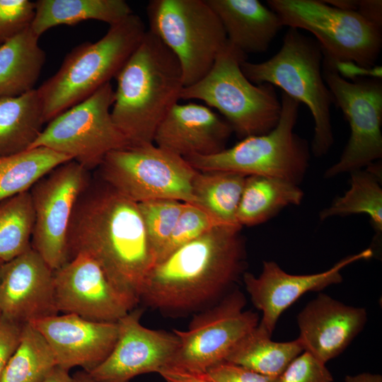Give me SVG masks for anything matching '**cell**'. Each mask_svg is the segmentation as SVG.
I'll list each match as a JSON object with an SVG mask.
<instances>
[{"label": "cell", "instance_id": "cell-2", "mask_svg": "<svg viewBox=\"0 0 382 382\" xmlns=\"http://www.w3.org/2000/svg\"><path fill=\"white\" fill-rule=\"evenodd\" d=\"M241 228L215 227L156 262L144 279L139 300L162 312L180 313L218 297L243 272Z\"/></svg>", "mask_w": 382, "mask_h": 382}, {"label": "cell", "instance_id": "cell-24", "mask_svg": "<svg viewBox=\"0 0 382 382\" xmlns=\"http://www.w3.org/2000/svg\"><path fill=\"white\" fill-rule=\"evenodd\" d=\"M30 29L38 37L62 25L96 20L110 25L133 13L124 0H38Z\"/></svg>", "mask_w": 382, "mask_h": 382}, {"label": "cell", "instance_id": "cell-30", "mask_svg": "<svg viewBox=\"0 0 382 382\" xmlns=\"http://www.w3.org/2000/svg\"><path fill=\"white\" fill-rule=\"evenodd\" d=\"M246 177L229 171L197 170L192 180L197 205L225 225L239 226L236 212Z\"/></svg>", "mask_w": 382, "mask_h": 382}, {"label": "cell", "instance_id": "cell-27", "mask_svg": "<svg viewBox=\"0 0 382 382\" xmlns=\"http://www.w3.org/2000/svg\"><path fill=\"white\" fill-rule=\"evenodd\" d=\"M303 351L298 338L289 342H274L257 326L234 346L224 361L265 376L278 377Z\"/></svg>", "mask_w": 382, "mask_h": 382}, {"label": "cell", "instance_id": "cell-46", "mask_svg": "<svg viewBox=\"0 0 382 382\" xmlns=\"http://www.w3.org/2000/svg\"><path fill=\"white\" fill-rule=\"evenodd\" d=\"M3 261L0 260V265ZM0 316H1V311H0Z\"/></svg>", "mask_w": 382, "mask_h": 382}, {"label": "cell", "instance_id": "cell-22", "mask_svg": "<svg viewBox=\"0 0 382 382\" xmlns=\"http://www.w3.org/2000/svg\"><path fill=\"white\" fill-rule=\"evenodd\" d=\"M220 20L229 43L245 54L265 52L283 25L257 0H206Z\"/></svg>", "mask_w": 382, "mask_h": 382}, {"label": "cell", "instance_id": "cell-38", "mask_svg": "<svg viewBox=\"0 0 382 382\" xmlns=\"http://www.w3.org/2000/svg\"><path fill=\"white\" fill-rule=\"evenodd\" d=\"M24 325L0 316V377L19 345Z\"/></svg>", "mask_w": 382, "mask_h": 382}, {"label": "cell", "instance_id": "cell-32", "mask_svg": "<svg viewBox=\"0 0 382 382\" xmlns=\"http://www.w3.org/2000/svg\"><path fill=\"white\" fill-rule=\"evenodd\" d=\"M33 226L30 191L0 202V260L8 261L31 248Z\"/></svg>", "mask_w": 382, "mask_h": 382}, {"label": "cell", "instance_id": "cell-13", "mask_svg": "<svg viewBox=\"0 0 382 382\" xmlns=\"http://www.w3.org/2000/svg\"><path fill=\"white\" fill-rule=\"evenodd\" d=\"M245 303L243 294L235 290L195 316L187 330H174L179 345L166 367L202 375L224 361L234 346L259 323L257 313L243 310Z\"/></svg>", "mask_w": 382, "mask_h": 382}, {"label": "cell", "instance_id": "cell-4", "mask_svg": "<svg viewBox=\"0 0 382 382\" xmlns=\"http://www.w3.org/2000/svg\"><path fill=\"white\" fill-rule=\"evenodd\" d=\"M146 30L132 13L110 25L96 42L73 48L58 71L36 88L45 123L88 98L115 78L142 40Z\"/></svg>", "mask_w": 382, "mask_h": 382}, {"label": "cell", "instance_id": "cell-20", "mask_svg": "<svg viewBox=\"0 0 382 382\" xmlns=\"http://www.w3.org/2000/svg\"><path fill=\"white\" fill-rule=\"evenodd\" d=\"M366 321L365 308L320 293L297 316L298 339L304 351L326 364L349 345Z\"/></svg>", "mask_w": 382, "mask_h": 382}, {"label": "cell", "instance_id": "cell-10", "mask_svg": "<svg viewBox=\"0 0 382 382\" xmlns=\"http://www.w3.org/2000/svg\"><path fill=\"white\" fill-rule=\"evenodd\" d=\"M283 25L311 33L324 57L332 62H353L371 67L382 46L381 28L357 11L333 7L324 1L269 0Z\"/></svg>", "mask_w": 382, "mask_h": 382}, {"label": "cell", "instance_id": "cell-16", "mask_svg": "<svg viewBox=\"0 0 382 382\" xmlns=\"http://www.w3.org/2000/svg\"><path fill=\"white\" fill-rule=\"evenodd\" d=\"M141 309L120 319L116 343L108 357L90 373L96 382H129L134 377L158 373L169 364L179 345L176 334L142 325Z\"/></svg>", "mask_w": 382, "mask_h": 382}, {"label": "cell", "instance_id": "cell-43", "mask_svg": "<svg viewBox=\"0 0 382 382\" xmlns=\"http://www.w3.org/2000/svg\"><path fill=\"white\" fill-rule=\"evenodd\" d=\"M345 382H382V376L379 374L364 372L354 376H347Z\"/></svg>", "mask_w": 382, "mask_h": 382}, {"label": "cell", "instance_id": "cell-1", "mask_svg": "<svg viewBox=\"0 0 382 382\" xmlns=\"http://www.w3.org/2000/svg\"><path fill=\"white\" fill-rule=\"evenodd\" d=\"M90 184L79 197L68 234L69 260L93 257L110 281L137 304L156 263L138 204L104 183Z\"/></svg>", "mask_w": 382, "mask_h": 382}, {"label": "cell", "instance_id": "cell-17", "mask_svg": "<svg viewBox=\"0 0 382 382\" xmlns=\"http://www.w3.org/2000/svg\"><path fill=\"white\" fill-rule=\"evenodd\" d=\"M373 254L371 248H366L342 259L325 271L311 274L286 273L274 261H264L258 276L243 273V282L251 301L262 313L257 326L272 337L281 314L303 294L341 283V272L345 267L368 260Z\"/></svg>", "mask_w": 382, "mask_h": 382}, {"label": "cell", "instance_id": "cell-28", "mask_svg": "<svg viewBox=\"0 0 382 382\" xmlns=\"http://www.w3.org/2000/svg\"><path fill=\"white\" fill-rule=\"evenodd\" d=\"M71 160L45 147L0 156V202L29 191L52 170Z\"/></svg>", "mask_w": 382, "mask_h": 382}, {"label": "cell", "instance_id": "cell-41", "mask_svg": "<svg viewBox=\"0 0 382 382\" xmlns=\"http://www.w3.org/2000/svg\"><path fill=\"white\" fill-rule=\"evenodd\" d=\"M158 374L166 382H213L204 374H192L168 367L161 369Z\"/></svg>", "mask_w": 382, "mask_h": 382}, {"label": "cell", "instance_id": "cell-37", "mask_svg": "<svg viewBox=\"0 0 382 382\" xmlns=\"http://www.w3.org/2000/svg\"><path fill=\"white\" fill-rule=\"evenodd\" d=\"M213 382H277L278 377L265 376L243 366L223 361L204 374Z\"/></svg>", "mask_w": 382, "mask_h": 382}, {"label": "cell", "instance_id": "cell-14", "mask_svg": "<svg viewBox=\"0 0 382 382\" xmlns=\"http://www.w3.org/2000/svg\"><path fill=\"white\" fill-rule=\"evenodd\" d=\"M90 183L89 171L71 160L52 170L29 190L34 211L31 247L54 271L69 260L71 216Z\"/></svg>", "mask_w": 382, "mask_h": 382}, {"label": "cell", "instance_id": "cell-9", "mask_svg": "<svg viewBox=\"0 0 382 382\" xmlns=\"http://www.w3.org/2000/svg\"><path fill=\"white\" fill-rule=\"evenodd\" d=\"M98 168L105 184L137 204L168 199L197 204L192 192L197 170L154 143L112 151Z\"/></svg>", "mask_w": 382, "mask_h": 382}, {"label": "cell", "instance_id": "cell-11", "mask_svg": "<svg viewBox=\"0 0 382 382\" xmlns=\"http://www.w3.org/2000/svg\"><path fill=\"white\" fill-rule=\"evenodd\" d=\"M111 83L63 112L43 128L32 148L45 147L66 155L90 171L112 151L129 146L113 122Z\"/></svg>", "mask_w": 382, "mask_h": 382}, {"label": "cell", "instance_id": "cell-12", "mask_svg": "<svg viewBox=\"0 0 382 382\" xmlns=\"http://www.w3.org/2000/svg\"><path fill=\"white\" fill-rule=\"evenodd\" d=\"M323 76L335 104L350 127V137L339 161L325 173L327 178L361 169L382 156V83L361 78L349 81L323 57Z\"/></svg>", "mask_w": 382, "mask_h": 382}, {"label": "cell", "instance_id": "cell-44", "mask_svg": "<svg viewBox=\"0 0 382 382\" xmlns=\"http://www.w3.org/2000/svg\"><path fill=\"white\" fill-rule=\"evenodd\" d=\"M324 1L337 8L351 11H357L359 4L358 0H327Z\"/></svg>", "mask_w": 382, "mask_h": 382}, {"label": "cell", "instance_id": "cell-15", "mask_svg": "<svg viewBox=\"0 0 382 382\" xmlns=\"http://www.w3.org/2000/svg\"><path fill=\"white\" fill-rule=\"evenodd\" d=\"M59 312L96 322H117L137 305L119 291L90 255L78 253L54 271Z\"/></svg>", "mask_w": 382, "mask_h": 382}, {"label": "cell", "instance_id": "cell-42", "mask_svg": "<svg viewBox=\"0 0 382 382\" xmlns=\"http://www.w3.org/2000/svg\"><path fill=\"white\" fill-rule=\"evenodd\" d=\"M43 382H76L69 374V371L59 366H56Z\"/></svg>", "mask_w": 382, "mask_h": 382}, {"label": "cell", "instance_id": "cell-5", "mask_svg": "<svg viewBox=\"0 0 382 382\" xmlns=\"http://www.w3.org/2000/svg\"><path fill=\"white\" fill-rule=\"evenodd\" d=\"M323 57L317 41L289 28L273 57L260 63L244 60L241 64L253 83L279 87L308 106L315 124L311 150L316 157L326 154L334 143L330 108L335 101L323 76Z\"/></svg>", "mask_w": 382, "mask_h": 382}, {"label": "cell", "instance_id": "cell-31", "mask_svg": "<svg viewBox=\"0 0 382 382\" xmlns=\"http://www.w3.org/2000/svg\"><path fill=\"white\" fill-rule=\"evenodd\" d=\"M56 366L55 357L47 341L32 325L26 323L0 382H43Z\"/></svg>", "mask_w": 382, "mask_h": 382}, {"label": "cell", "instance_id": "cell-8", "mask_svg": "<svg viewBox=\"0 0 382 382\" xmlns=\"http://www.w3.org/2000/svg\"><path fill=\"white\" fill-rule=\"evenodd\" d=\"M149 30L176 56L184 87L210 71L227 42L222 24L206 0H151L146 6Z\"/></svg>", "mask_w": 382, "mask_h": 382}, {"label": "cell", "instance_id": "cell-6", "mask_svg": "<svg viewBox=\"0 0 382 382\" xmlns=\"http://www.w3.org/2000/svg\"><path fill=\"white\" fill-rule=\"evenodd\" d=\"M246 54L227 40L207 75L184 87L180 99H197L219 110L241 139L268 133L277 125L281 102L274 86L256 85L243 74Z\"/></svg>", "mask_w": 382, "mask_h": 382}, {"label": "cell", "instance_id": "cell-21", "mask_svg": "<svg viewBox=\"0 0 382 382\" xmlns=\"http://www.w3.org/2000/svg\"><path fill=\"white\" fill-rule=\"evenodd\" d=\"M233 132L207 105L176 103L158 126L154 144L181 157L209 156L225 149Z\"/></svg>", "mask_w": 382, "mask_h": 382}, {"label": "cell", "instance_id": "cell-40", "mask_svg": "<svg viewBox=\"0 0 382 382\" xmlns=\"http://www.w3.org/2000/svg\"><path fill=\"white\" fill-rule=\"evenodd\" d=\"M357 12L370 22L381 28L382 1L381 0H361Z\"/></svg>", "mask_w": 382, "mask_h": 382}, {"label": "cell", "instance_id": "cell-25", "mask_svg": "<svg viewBox=\"0 0 382 382\" xmlns=\"http://www.w3.org/2000/svg\"><path fill=\"white\" fill-rule=\"evenodd\" d=\"M303 192L299 185L269 176L248 175L236 212L241 227L262 224L289 205H299Z\"/></svg>", "mask_w": 382, "mask_h": 382}, {"label": "cell", "instance_id": "cell-26", "mask_svg": "<svg viewBox=\"0 0 382 382\" xmlns=\"http://www.w3.org/2000/svg\"><path fill=\"white\" fill-rule=\"evenodd\" d=\"M45 123L36 88L20 96L0 98V156L30 149Z\"/></svg>", "mask_w": 382, "mask_h": 382}, {"label": "cell", "instance_id": "cell-7", "mask_svg": "<svg viewBox=\"0 0 382 382\" xmlns=\"http://www.w3.org/2000/svg\"><path fill=\"white\" fill-rule=\"evenodd\" d=\"M280 102L279 122L268 133L247 137L232 147L212 155H193L185 159L199 171L264 175L299 185L310 158L307 141L294 131L300 103L284 92Z\"/></svg>", "mask_w": 382, "mask_h": 382}, {"label": "cell", "instance_id": "cell-29", "mask_svg": "<svg viewBox=\"0 0 382 382\" xmlns=\"http://www.w3.org/2000/svg\"><path fill=\"white\" fill-rule=\"evenodd\" d=\"M349 188L319 214L321 221L335 216L364 214L378 235L382 232V188L379 166L371 163L366 170L352 171Z\"/></svg>", "mask_w": 382, "mask_h": 382}, {"label": "cell", "instance_id": "cell-33", "mask_svg": "<svg viewBox=\"0 0 382 382\" xmlns=\"http://www.w3.org/2000/svg\"><path fill=\"white\" fill-rule=\"evenodd\" d=\"M185 203L168 199H153L138 203L156 262L170 238Z\"/></svg>", "mask_w": 382, "mask_h": 382}, {"label": "cell", "instance_id": "cell-36", "mask_svg": "<svg viewBox=\"0 0 382 382\" xmlns=\"http://www.w3.org/2000/svg\"><path fill=\"white\" fill-rule=\"evenodd\" d=\"M277 382H333V377L325 364L304 351L278 376Z\"/></svg>", "mask_w": 382, "mask_h": 382}, {"label": "cell", "instance_id": "cell-18", "mask_svg": "<svg viewBox=\"0 0 382 382\" xmlns=\"http://www.w3.org/2000/svg\"><path fill=\"white\" fill-rule=\"evenodd\" d=\"M0 311L23 325L58 314L54 270L32 247L0 265Z\"/></svg>", "mask_w": 382, "mask_h": 382}, {"label": "cell", "instance_id": "cell-3", "mask_svg": "<svg viewBox=\"0 0 382 382\" xmlns=\"http://www.w3.org/2000/svg\"><path fill=\"white\" fill-rule=\"evenodd\" d=\"M115 79L114 123L129 146L154 143L158 126L184 88L178 58L148 30Z\"/></svg>", "mask_w": 382, "mask_h": 382}, {"label": "cell", "instance_id": "cell-34", "mask_svg": "<svg viewBox=\"0 0 382 382\" xmlns=\"http://www.w3.org/2000/svg\"><path fill=\"white\" fill-rule=\"evenodd\" d=\"M222 225L225 224L221 223L200 206L186 202L156 262L162 260L180 247L198 238L214 228Z\"/></svg>", "mask_w": 382, "mask_h": 382}, {"label": "cell", "instance_id": "cell-45", "mask_svg": "<svg viewBox=\"0 0 382 382\" xmlns=\"http://www.w3.org/2000/svg\"><path fill=\"white\" fill-rule=\"evenodd\" d=\"M73 378L76 382H96L84 371L76 372Z\"/></svg>", "mask_w": 382, "mask_h": 382}, {"label": "cell", "instance_id": "cell-23", "mask_svg": "<svg viewBox=\"0 0 382 382\" xmlns=\"http://www.w3.org/2000/svg\"><path fill=\"white\" fill-rule=\"evenodd\" d=\"M30 27L0 45V98L35 89L46 54Z\"/></svg>", "mask_w": 382, "mask_h": 382}, {"label": "cell", "instance_id": "cell-35", "mask_svg": "<svg viewBox=\"0 0 382 382\" xmlns=\"http://www.w3.org/2000/svg\"><path fill=\"white\" fill-rule=\"evenodd\" d=\"M35 9L29 0H0V45L30 27Z\"/></svg>", "mask_w": 382, "mask_h": 382}, {"label": "cell", "instance_id": "cell-39", "mask_svg": "<svg viewBox=\"0 0 382 382\" xmlns=\"http://www.w3.org/2000/svg\"><path fill=\"white\" fill-rule=\"evenodd\" d=\"M332 64L339 75L346 80L354 81L358 79L364 78V76L371 77V79H381V66L375 65L371 67H366L353 62H337Z\"/></svg>", "mask_w": 382, "mask_h": 382}, {"label": "cell", "instance_id": "cell-19", "mask_svg": "<svg viewBox=\"0 0 382 382\" xmlns=\"http://www.w3.org/2000/svg\"><path fill=\"white\" fill-rule=\"evenodd\" d=\"M45 338L57 366H81L90 373L110 354L117 340V322H96L72 313L54 315L30 323Z\"/></svg>", "mask_w": 382, "mask_h": 382}]
</instances>
